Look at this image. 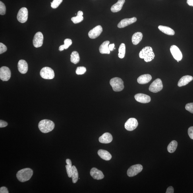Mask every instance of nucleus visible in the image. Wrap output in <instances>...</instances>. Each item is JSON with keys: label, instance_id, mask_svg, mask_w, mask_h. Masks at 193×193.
Instances as JSON below:
<instances>
[{"label": "nucleus", "instance_id": "obj_15", "mask_svg": "<svg viewBox=\"0 0 193 193\" xmlns=\"http://www.w3.org/2000/svg\"><path fill=\"white\" fill-rule=\"evenodd\" d=\"M137 20L136 18L134 17L130 18L124 19L118 24V27L120 28L125 27H126L136 22Z\"/></svg>", "mask_w": 193, "mask_h": 193}, {"label": "nucleus", "instance_id": "obj_33", "mask_svg": "<svg viewBox=\"0 0 193 193\" xmlns=\"http://www.w3.org/2000/svg\"><path fill=\"white\" fill-rule=\"evenodd\" d=\"M86 72V68L84 67H78L77 68L76 72L77 75H82Z\"/></svg>", "mask_w": 193, "mask_h": 193}, {"label": "nucleus", "instance_id": "obj_12", "mask_svg": "<svg viewBox=\"0 0 193 193\" xmlns=\"http://www.w3.org/2000/svg\"><path fill=\"white\" fill-rule=\"evenodd\" d=\"M170 51L173 58L177 61H181L182 59V55L181 51L175 45H173L170 47Z\"/></svg>", "mask_w": 193, "mask_h": 193}, {"label": "nucleus", "instance_id": "obj_14", "mask_svg": "<svg viewBox=\"0 0 193 193\" xmlns=\"http://www.w3.org/2000/svg\"><path fill=\"white\" fill-rule=\"evenodd\" d=\"M134 98L136 101L143 103H148L151 101V97L148 95L138 93L134 95Z\"/></svg>", "mask_w": 193, "mask_h": 193}, {"label": "nucleus", "instance_id": "obj_29", "mask_svg": "<svg viewBox=\"0 0 193 193\" xmlns=\"http://www.w3.org/2000/svg\"><path fill=\"white\" fill-rule=\"evenodd\" d=\"M66 163L67 164L66 166V167L68 176L69 178L71 177L72 171V162L70 159H67L66 160Z\"/></svg>", "mask_w": 193, "mask_h": 193}, {"label": "nucleus", "instance_id": "obj_24", "mask_svg": "<svg viewBox=\"0 0 193 193\" xmlns=\"http://www.w3.org/2000/svg\"><path fill=\"white\" fill-rule=\"evenodd\" d=\"M143 38V34L140 32L135 33L132 37V41L133 44L136 45H138L141 41Z\"/></svg>", "mask_w": 193, "mask_h": 193}, {"label": "nucleus", "instance_id": "obj_1", "mask_svg": "<svg viewBox=\"0 0 193 193\" xmlns=\"http://www.w3.org/2000/svg\"><path fill=\"white\" fill-rule=\"evenodd\" d=\"M33 175V170L30 168H25L20 170L16 173V177L20 181L22 182L28 181Z\"/></svg>", "mask_w": 193, "mask_h": 193}, {"label": "nucleus", "instance_id": "obj_8", "mask_svg": "<svg viewBox=\"0 0 193 193\" xmlns=\"http://www.w3.org/2000/svg\"><path fill=\"white\" fill-rule=\"evenodd\" d=\"M28 10L26 7H23L19 10L17 16V19L19 22L21 23H24L28 20Z\"/></svg>", "mask_w": 193, "mask_h": 193}, {"label": "nucleus", "instance_id": "obj_28", "mask_svg": "<svg viewBox=\"0 0 193 193\" xmlns=\"http://www.w3.org/2000/svg\"><path fill=\"white\" fill-rule=\"evenodd\" d=\"M177 142L176 141L174 140L170 142L167 147L168 152L170 153H173L175 152L177 147Z\"/></svg>", "mask_w": 193, "mask_h": 193}, {"label": "nucleus", "instance_id": "obj_3", "mask_svg": "<svg viewBox=\"0 0 193 193\" xmlns=\"http://www.w3.org/2000/svg\"><path fill=\"white\" fill-rule=\"evenodd\" d=\"M139 57L141 59H144L145 62H148L152 61L154 59L155 55L152 47L147 46L140 51Z\"/></svg>", "mask_w": 193, "mask_h": 193}, {"label": "nucleus", "instance_id": "obj_31", "mask_svg": "<svg viewBox=\"0 0 193 193\" xmlns=\"http://www.w3.org/2000/svg\"><path fill=\"white\" fill-rule=\"evenodd\" d=\"M84 17L82 16L77 15L75 17L72 18L71 20L74 24H77L82 22L84 20Z\"/></svg>", "mask_w": 193, "mask_h": 193}, {"label": "nucleus", "instance_id": "obj_39", "mask_svg": "<svg viewBox=\"0 0 193 193\" xmlns=\"http://www.w3.org/2000/svg\"><path fill=\"white\" fill-rule=\"evenodd\" d=\"M0 193H8V189L5 187H2L0 188Z\"/></svg>", "mask_w": 193, "mask_h": 193}, {"label": "nucleus", "instance_id": "obj_21", "mask_svg": "<svg viewBox=\"0 0 193 193\" xmlns=\"http://www.w3.org/2000/svg\"><path fill=\"white\" fill-rule=\"evenodd\" d=\"M125 2V0H119L117 3L112 6L111 11L113 13H116L120 11L122 9Z\"/></svg>", "mask_w": 193, "mask_h": 193}, {"label": "nucleus", "instance_id": "obj_43", "mask_svg": "<svg viewBox=\"0 0 193 193\" xmlns=\"http://www.w3.org/2000/svg\"><path fill=\"white\" fill-rule=\"evenodd\" d=\"M187 3L188 5L193 7V0H187Z\"/></svg>", "mask_w": 193, "mask_h": 193}, {"label": "nucleus", "instance_id": "obj_36", "mask_svg": "<svg viewBox=\"0 0 193 193\" xmlns=\"http://www.w3.org/2000/svg\"><path fill=\"white\" fill-rule=\"evenodd\" d=\"M185 109L190 113L193 114V103H189L186 104Z\"/></svg>", "mask_w": 193, "mask_h": 193}, {"label": "nucleus", "instance_id": "obj_18", "mask_svg": "<svg viewBox=\"0 0 193 193\" xmlns=\"http://www.w3.org/2000/svg\"><path fill=\"white\" fill-rule=\"evenodd\" d=\"M113 140V137L109 133H105L102 136L99 137V142L102 144H109L111 143Z\"/></svg>", "mask_w": 193, "mask_h": 193}, {"label": "nucleus", "instance_id": "obj_41", "mask_svg": "<svg viewBox=\"0 0 193 193\" xmlns=\"http://www.w3.org/2000/svg\"><path fill=\"white\" fill-rule=\"evenodd\" d=\"M174 193V188L172 186H170L166 190V193Z\"/></svg>", "mask_w": 193, "mask_h": 193}, {"label": "nucleus", "instance_id": "obj_17", "mask_svg": "<svg viewBox=\"0 0 193 193\" xmlns=\"http://www.w3.org/2000/svg\"><path fill=\"white\" fill-rule=\"evenodd\" d=\"M18 67L19 71L21 73L25 74L28 71V65L27 63L24 60H20L18 62Z\"/></svg>", "mask_w": 193, "mask_h": 193}, {"label": "nucleus", "instance_id": "obj_25", "mask_svg": "<svg viewBox=\"0 0 193 193\" xmlns=\"http://www.w3.org/2000/svg\"><path fill=\"white\" fill-rule=\"evenodd\" d=\"M159 30L163 32L164 34L170 36H173L175 34V31L173 29L169 27L159 26L158 27Z\"/></svg>", "mask_w": 193, "mask_h": 193}, {"label": "nucleus", "instance_id": "obj_38", "mask_svg": "<svg viewBox=\"0 0 193 193\" xmlns=\"http://www.w3.org/2000/svg\"><path fill=\"white\" fill-rule=\"evenodd\" d=\"M188 133L190 138L193 140V126L191 127L188 128Z\"/></svg>", "mask_w": 193, "mask_h": 193}, {"label": "nucleus", "instance_id": "obj_40", "mask_svg": "<svg viewBox=\"0 0 193 193\" xmlns=\"http://www.w3.org/2000/svg\"><path fill=\"white\" fill-rule=\"evenodd\" d=\"M8 123L7 122L3 121V120H0V127L3 128L7 126Z\"/></svg>", "mask_w": 193, "mask_h": 193}, {"label": "nucleus", "instance_id": "obj_32", "mask_svg": "<svg viewBox=\"0 0 193 193\" xmlns=\"http://www.w3.org/2000/svg\"><path fill=\"white\" fill-rule=\"evenodd\" d=\"M63 0H53L52 2L51 3V7L53 9H55L58 7L61 4Z\"/></svg>", "mask_w": 193, "mask_h": 193}, {"label": "nucleus", "instance_id": "obj_19", "mask_svg": "<svg viewBox=\"0 0 193 193\" xmlns=\"http://www.w3.org/2000/svg\"><path fill=\"white\" fill-rule=\"evenodd\" d=\"M193 80V77L191 76L186 75L182 77L178 82V86L181 87L185 86L191 81Z\"/></svg>", "mask_w": 193, "mask_h": 193}, {"label": "nucleus", "instance_id": "obj_45", "mask_svg": "<svg viewBox=\"0 0 193 193\" xmlns=\"http://www.w3.org/2000/svg\"><path fill=\"white\" fill-rule=\"evenodd\" d=\"M77 15L79 16H82L83 15V12L81 11H79L78 12Z\"/></svg>", "mask_w": 193, "mask_h": 193}, {"label": "nucleus", "instance_id": "obj_22", "mask_svg": "<svg viewBox=\"0 0 193 193\" xmlns=\"http://www.w3.org/2000/svg\"><path fill=\"white\" fill-rule=\"evenodd\" d=\"M110 43L109 41H105L103 42L99 48V51L102 54H109L110 51L109 49V45Z\"/></svg>", "mask_w": 193, "mask_h": 193}, {"label": "nucleus", "instance_id": "obj_44", "mask_svg": "<svg viewBox=\"0 0 193 193\" xmlns=\"http://www.w3.org/2000/svg\"><path fill=\"white\" fill-rule=\"evenodd\" d=\"M64 49H65V48H64V45H61L59 48V51H63Z\"/></svg>", "mask_w": 193, "mask_h": 193}, {"label": "nucleus", "instance_id": "obj_5", "mask_svg": "<svg viewBox=\"0 0 193 193\" xmlns=\"http://www.w3.org/2000/svg\"><path fill=\"white\" fill-rule=\"evenodd\" d=\"M40 74L41 77L47 80L52 79L55 76L54 70L49 67L43 68L41 70Z\"/></svg>", "mask_w": 193, "mask_h": 193}, {"label": "nucleus", "instance_id": "obj_42", "mask_svg": "<svg viewBox=\"0 0 193 193\" xmlns=\"http://www.w3.org/2000/svg\"><path fill=\"white\" fill-rule=\"evenodd\" d=\"M115 44L113 43V44H111L109 45V49L110 51H113V49L114 48V47H115Z\"/></svg>", "mask_w": 193, "mask_h": 193}, {"label": "nucleus", "instance_id": "obj_7", "mask_svg": "<svg viewBox=\"0 0 193 193\" xmlns=\"http://www.w3.org/2000/svg\"><path fill=\"white\" fill-rule=\"evenodd\" d=\"M142 170L143 166L141 165L137 164L133 165L128 170L127 175L130 177H134L141 173Z\"/></svg>", "mask_w": 193, "mask_h": 193}, {"label": "nucleus", "instance_id": "obj_9", "mask_svg": "<svg viewBox=\"0 0 193 193\" xmlns=\"http://www.w3.org/2000/svg\"><path fill=\"white\" fill-rule=\"evenodd\" d=\"M11 77V72L9 68L5 66L0 68V78L3 81H7Z\"/></svg>", "mask_w": 193, "mask_h": 193}, {"label": "nucleus", "instance_id": "obj_13", "mask_svg": "<svg viewBox=\"0 0 193 193\" xmlns=\"http://www.w3.org/2000/svg\"><path fill=\"white\" fill-rule=\"evenodd\" d=\"M102 31V27L100 25L97 26L90 31L88 36L91 39L96 38L100 36Z\"/></svg>", "mask_w": 193, "mask_h": 193}, {"label": "nucleus", "instance_id": "obj_20", "mask_svg": "<svg viewBox=\"0 0 193 193\" xmlns=\"http://www.w3.org/2000/svg\"><path fill=\"white\" fill-rule=\"evenodd\" d=\"M152 78V76L150 74H143L138 78V82L140 84H146L150 82Z\"/></svg>", "mask_w": 193, "mask_h": 193}, {"label": "nucleus", "instance_id": "obj_26", "mask_svg": "<svg viewBox=\"0 0 193 193\" xmlns=\"http://www.w3.org/2000/svg\"><path fill=\"white\" fill-rule=\"evenodd\" d=\"M80 61L79 55L77 52H73L70 55V61L74 64H77Z\"/></svg>", "mask_w": 193, "mask_h": 193}, {"label": "nucleus", "instance_id": "obj_6", "mask_svg": "<svg viewBox=\"0 0 193 193\" xmlns=\"http://www.w3.org/2000/svg\"><path fill=\"white\" fill-rule=\"evenodd\" d=\"M163 88L162 81L159 78L157 79L149 86V90L153 93H157L162 90Z\"/></svg>", "mask_w": 193, "mask_h": 193}, {"label": "nucleus", "instance_id": "obj_4", "mask_svg": "<svg viewBox=\"0 0 193 193\" xmlns=\"http://www.w3.org/2000/svg\"><path fill=\"white\" fill-rule=\"evenodd\" d=\"M110 84L115 92H120L123 90L124 83L121 78L115 77L111 79L110 80Z\"/></svg>", "mask_w": 193, "mask_h": 193}, {"label": "nucleus", "instance_id": "obj_23", "mask_svg": "<svg viewBox=\"0 0 193 193\" xmlns=\"http://www.w3.org/2000/svg\"><path fill=\"white\" fill-rule=\"evenodd\" d=\"M98 154L101 159L105 161H109L112 158V155L110 153L103 149H99L98 151Z\"/></svg>", "mask_w": 193, "mask_h": 193}, {"label": "nucleus", "instance_id": "obj_35", "mask_svg": "<svg viewBox=\"0 0 193 193\" xmlns=\"http://www.w3.org/2000/svg\"><path fill=\"white\" fill-rule=\"evenodd\" d=\"M72 41L70 39H66L64 41V45L65 49H67L72 44Z\"/></svg>", "mask_w": 193, "mask_h": 193}, {"label": "nucleus", "instance_id": "obj_10", "mask_svg": "<svg viewBox=\"0 0 193 193\" xmlns=\"http://www.w3.org/2000/svg\"><path fill=\"white\" fill-rule=\"evenodd\" d=\"M138 126V122L137 120L134 118L129 119L124 124V127L128 131H132L135 129Z\"/></svg>", "mask_w": 193, "mask_h": 193}, {"label": "nucleus", "instance_id": "obj_30", "mask_svg": "<svg viewBox=\"0 0 193 193\" xmlns=\"http://www.w3.org/2000/svg\"><path fill=\"white\" fill-rule=\"evenodd\" d=\"M119 52L118 56L120 59H123L125 56L126 53V46L124 43H122L120 45L119 49Z\"/></svg>", "mask_w": 193, "mask_h": 193}, {"label": "nucleus", "instance_id": "obj_2", "mask_svg": "<svg viewBox=\"0 0 193 193\" xmlns=\"http://www.w3.org/2000/svg\"><path fill=\"white\" fill-rule=\"evenodd\" d=\"M55 124L51 120H43L39 122L38 128L43 133L46 134L52 131L54 128Z\"/></svg>", "mask_w": 193, "mask_h": 193}, {"label": "nucleus", "instance_id": "obj_11", "mask_svg": "<svg viewBox=\"0 0 193 193\" xmlns=\"http://www.w3.org/2000/svg\"><path fill=\"white\" fill-rule=\"evenodd\" d=\"M43 36L41 32L36 33L33 39V43L34 46L36 48H39L42 46L43 44Z\"/></svg>", "mask_w": 193, "mask_h": 193}, {"label": "nucleus", "instance_id": "obj_37", "mask_svg": "<svg viewBox=\"0 0 193 193\" xmlns=\"http://www.w3.org/2000/svg\"><path fill=\"white\" fill-rule=\"evenodd\" d=\"M7 47L5 45L2 43H0V54H1L5 53L7 51Z\"/></svg>", "mask_w": 193, "mask_h": 193}, {"label": "nucleus", "instance_id": "obj_34", "mask_svg": "<svg viewBox=\"0 0 193 193\" xmlns=\"http://www.w3.org/2000/svg\"><path fill=\"white\" fill-rule=\"evenodd\" d=\"M6 11V8L5 4L2 1L0 2V14L1 15H5Z\"/></svg>", "mask_w": 193, "mask_h": 193}, {"label": "nucleus", "instance_id": "obj_16", "mask_svg": "<svg viewBox=\"0 0 193 193\" xmlns=\"http://www.w3.org/2000/svg\"><path fill=\"white\" fill-rule=\"evenodd\" d=\"M90 175L94 179L100 180L104 178L102 172L96 168H93L91 170Z\"/></svg>", "mask_w": 193, "mask_h": 193}, {"label": "nucleus", "instance_id": "obj_27", "mask_svg": "<svg viewBox=\"0 0 193 193\" xmlns=\"http://www.w3.org/2000/svg\"><path fill=\"white\" fill-rule=\"evenodd\" d=\"M71 177L73 183L75 184L77 182L78 179V170L75 166H72Z\"/></svg>", "mask_w": 193, "mask_h": 193}]
</instances>
